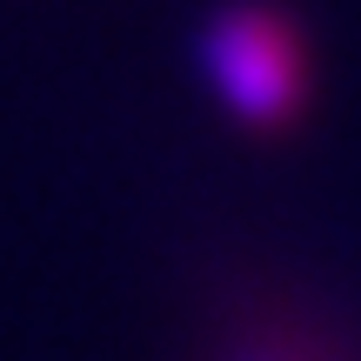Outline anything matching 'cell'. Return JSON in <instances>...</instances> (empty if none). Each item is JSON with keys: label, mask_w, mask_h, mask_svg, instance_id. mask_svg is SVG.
<instances>
[{"label": "cell", "mask_w": 361, "mask_h": 361, "mask_svg": "<svg viewBox=\"0 0 361 361\" xmlns=\"http://www.w3.org/2000/svg\"><path fill=\"white\" fill-rule=\"evenodd\" d=\"M214 80L247 121H281L301 101V40L288 34V20H274L268 7H241L214 27L207 40Z\"/></svg>", "instance_id": "cell-1"}]
</instances>
